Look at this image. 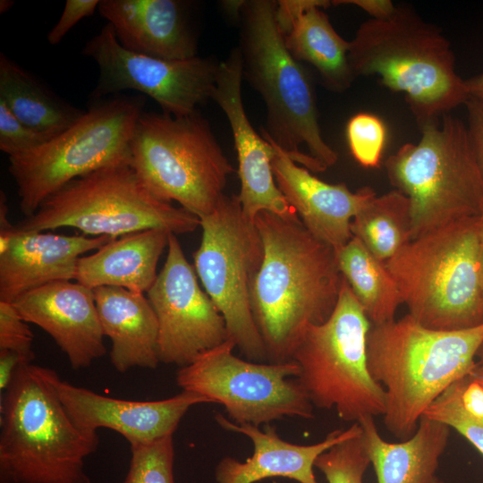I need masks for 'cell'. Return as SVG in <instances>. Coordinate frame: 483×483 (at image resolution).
I'll use <instances>...</instances> for the list:
<instances>
[{
	"instance_id": "15",
	"label": "cell",
	"mask_w": 483,
	"mask_h": 483,
	"mask_svg": "<svg viewBox=\"0 0 483 483\" xmlns=\"http://www.w3.org/2000/svg\"><path fill=\"white\" fill-rule=\"evenodd\" d=\"M167 248L147 298L158 323L159 361L181 368L229 337L224 317L201 289L176 234L169 233Z\"/></svg>"
},
{
	"instance_id": "9",
	"label": "cell",
	"mask_w": 483,
	"mask_h": 483,
	"mask_svg": "<svg viewBox=\"0 0 483 483\" xmlns=\"http://www.w3.org/2000/svg\"><path fill=\"white\" fill-rule=\"evenodd\" d=\"M370 326L343 276L332 314L305 330L292 355L300 370L296 379L313 406L335 409L344 421L358 423L365 417L383 416L386 411V391L368 366Z\"/></svg>"
},
{
	"instance_id": "42",
	"label": "cell",
	"mask_w": 483,
	"mask_h": 483,
	"mask_svg": "<svg viewBox=\"0 0 483 483\" xmlns=\"http://www.w3.org/2000/svg\"><path fill=\"white\" fill-rule=\"evenodd\" d=\"M470 377L483 386V367L477 363Z\"/></svg>"
},
{
	"instance_id": "28",
	"label": "cell",
	"mask_w": 483,
	"mask_h": 483,
	"mask_svg": "<svg viewBox=\"0 0 483 483\" xmlns=\"http://www.w3.org/2000/svg\"><path fill=\"white\" fill-rule=\"evenodd\" d=\"M342 275L349 284L371 325L395 319L402 299L385 262L355 236L336 251Z\"/></svg>"
},
{
	"instance_id": "45",
	"label": "cell",
	"mask_w": 483,
	"mask_h": 483,
	"mask_svg": "<svg viewBox=\"0 0 483 483\" xmlns=\"http://www.w3.org/2000/svg\"><path fill=\"white\" fill-rule=\"evenodd\" d=\"M432 483H444V482L440 480L438 478H436Z\"/></svg>"
},
{
	"instance_id": "36",
	"label": "cell",
	"mask_w": 483,
	"mask_h": 483,
	"mask_svg": "<svg viewBox=\"0 0 483 483\" xmlns=\"http://www.w3.org/2000/svg\"><path fill=\"white\" fill-rule=\"evenodd\" d=\"M99 2V0H67L58 21L47 36L48 43L53 46L59 44L80 20L93 15Z\"/></svg>"
},
{
	"instance_id": "11",
	"label": "cell",
	"mask_w": 483,
	"mask_h": 483,
	"mask_svg": "<svg viewBox=\"0 0 483 483\" xmlns=\"http://www.w3.org/2000/svg\"><path fill=\"white\" fill-rule=\"evenodd\" d=\"M199 226L197 216L155 197L128 164L104 167L70 182L16 225L21 231L72 227L112 238L148 229L177 235Z\"/></svg>"
},
{
	"instance_id": "22",
	"label": "cell",
	"mask_w": 483,
	"mask_h": 483,
	"mask_svg": "<svg viewBox=\"0 0 483 483\" xmlns=\"http://www.w3.org/2000/svg\"><path fill=\"white\" fill-rule=\"evenodd\" d=\"M97 10L129 51L168 60L197 56L196 39L178 1L102 0Z\"/></svg>"
},
{
	"instance_id": "43",
	"label": "cell",
	"mask_w": 483,
	"mask_h": 483,
	"mask_svg": "<svg viewBox=\"0 0 483 483\" xmlns=\"http://www.w3.org/2000/svg\"><path fill=\"white\" fill-rule=\"evenodd\" d=\"M13 4V1L10 0H1L0 1V13H5L8 11Z\"/></svg>"
},
{
	"instance_id": "40",
	"label": "cell",
	"mask_w": 483,
	"mask_h": 483,
	"mask_svg": "<svg viewBox=\"0 0 483 483\" xmlns=\"http://www.w3.org/2000/svg\"><path fill=\"white\" fill-rule=\"evenodd\" d=\"M335 4H352L367 12L373 19H383L390 16L396 6L389 0H344L334 1Z\"/></svg>"
},
{
	"instance_id": "35",
	"label": "cell",
	"mask_w": 483,
	"mask_h": 483,
	"mask_svg": "<svg viewBox=\"0 0 483 483\" xmlns=\"http://www.w3.org/2000/svg\"><path fill=\"white\" fill-rule=\"evenodd\" d=\"M33 334L13 303L0 301V350L35 357Z\"/></svg>"
},
{
	"instance_id": "16",
	"label": "cell",
	"mask_w": 483,
	"mask_h": 483,
	"mask_svg": "<svg viewBox=\"0 0 483 483\" xmlns=\"http://www.w3.org/2000/svg\"><path fill=\"white\" fill-rule=\"evenodd\" d=\"M0 195V301L13 303L45 284L75 279L83 254L98 250L110 236L62 235L47 231H21L7 218Z\"/></svg>"
},
{
	"instance_id": "1",
	"label": "cell",
	"mask_w": 483,
	"mask_h": 483,
	"mask_svg": "<svg viewBox=\"0 0 483 483\" xmlns=\"http://www.w3.org/2000/svg\"><path fill=\"white\" fill-rule=\"evenodd\" d=\"M254 222L264 257L250 285L252 315L267 362H287L305 330L332 314L343 275L335 250L312 235L299 217L261 211Z\"/></svg>"
},
{
	"instance_id": "26",
	"label": "cell",
	"mask_w": 483,
	"mask_h": 483,
	"mask_svg": "<svg viewBox=\"0 0 483 483\" xmlns=\"http://www.w3.org/2000/svg\"><path fill=\"white\" fill-rule=\"evenodd\" d=\"M358 423L377 483H432L437 478L439 459L450 436L447 425L422 415L410 438L391 443L382 438L373 417Z\"/></svg>"
},
{
	"instance_id": "27",
	"label": "cell",
	"mask_w": 483,
	"mask_h": 483,
	"mask_svg": "<svg viewBox=\"0 0 483 483\" xmlns=\"http://www.w3.org/2000/svg\"><path fill=\"white\" fill-rule=\"evenodd\" d=\"M0 101L23 124L49 139L67 130L85 112L55 96L4 54L0 55Z\"/></svg>"
},
{
	"instance_id": "33",
	"label": "cell",
	"mask_w": 483,
	"mask_h": 483,
	"mask_svg": "<svg viewBox=\"0 0 483 483\" xmlns=\"http://www.w3.org/2000/svg\"><path fill=\"white\" fill-rule=\"evenodd\" d=\"M346 134L353 157L362 166H379L386 140L384 123L374 114L359 113L347 124Z\"/></svg>"
},
{
	"instance_id": "3",
	"label": "cell",
	"mask_w": 483,
	"mask_h": 483,
	"mask_svg": "<svg viewBox=\"0 0 483 483\" xmlns=\"http://www.w3.org/2000/svg\"><path fill=\"white\" fill-rule=\"evenodd\" d=\"M57 373L32 362L21 365L2 394L1 483H92L85 458L99 444L64 408Z\"/></svg>"
},
{
	"instance_id": "29",
	"label": "cell",
	"mask_w": 483,
	"mask_h": 483,
	"mask_svg": "<svg viewBox=\"0 0 483 483\" xmlns=\"http://www.w3.org/2000/svg\"><path fill=\"white\" fill-rule=\"evenodd\" d=\"M411 205L398 190L372 198L353 217L352 236L386 262L411 241Z\"/></svg>"
},
{
	"instance_id": "17",
	"label": "cell",
	"mask_w": 483,
	"mask_h": 483,
	"mask_svg": "<svg viewBox=\"0 0 483 483\" xmlns=\"http://www.w3.org/2000/svg\"><path fill=\"white\" fill-rule=\"evenodd\" d=\"M242 59L239 47L219 63L212 98L225 114L238 157L241 191L238 195L244 215L251 221L261 211L284 218L299 217L275 180L272 145L258 135L250 123L242 97Z\"/></svg>"
},
{
	"instance_id": "13",
	"label": "cell",
	"mask_w": 483,
	"mask_h": 483,
	"mask_svg": "<svg viewBox=\"0 0 483 483\" xmlns=\"http://www.w3.org/2000/svg\"><path fill=\"white\" fill-rule=\"evenodd\" d=\"M235 347L227 339L179 368L177 386L222 404L236 424L260 427L285 417H314V406L296 379L300 370L293 360H243L233 353Z\"/></svg>"
},
{
	"instance_id": "37",
	"label": "cell",
	"mask_w": 483,
	"mask_h": 483,
	"mask_svg": "<svg viewBox=\"0 0 483 483\" xmlns=\"http://www.w3.org/2000/svg\"><path fill=\"white\" fill-rule=\"evenodd\" d=\"M465 105L468 111V131L483 171V102L470 97Z\"/></svg>"
},
{
	"instance_id": "14",
	"label": "cell",
	"mask_w": 483,
	"mask_h": 483,
	"mask_svg": "<svg viewBox=\"0 0 483 483\" xmlns=\"http://www.w3.org/2000/svg\"><path fill=\"white\" fill-rule=\"evenodd\" d=\"M82 54L99 68L93 98L138 90L174 116L191 114L198 105L212 98L219 69V64L198 55L168 60L129 51L118 42L109 23L86 43Z\"/></svg>"
},
{
	"instance_id": "34",
	"label": "cell",
	"mask_w": 483,
	"mask_h": 483,
	"mask_svg": "<svg viewBox=\"0 0 483 483\" xmlns=\"http://www.w3.org/2000/svg\"><path fill=\"white\" fill-rule=\"evenodd\" d=\"M50 139L23 124L0 101V149L9 157L34 149Z\"/></svg>"
},
{
	"instance_id": "20",
	"label": "cell",
	"mask_w": 483,
	"mask_h": 483,
	"mask_svg": "<svg viewBox=\"0 0 483 483\" xmlns=\"http://www.w3.org/2000/svg\"><path fill=\"white\" fill-rule=\"evenodd\" d=\"M264 139L273 148L272 169L280 191L307 230L339 250L352 239V220L376 196L374 190L365 186L352 191L343 182H323L273 141Z\"/></svg>"
},
{
	"instance_id": "44",
	"label": "cell",
	"mask_w": 483,
	"mask_h": 483,
	"mask_svg": "<svg viewBox=\"0 0 483 483\" xmlns=\"http://www.w3.org/2000/svg\"><path fill=\"white\" fill-rule=\"evenodd\" d=\"M476 358H478L477 363L483 367V341L478 349Z\"/></svg>"
},
{
	"instance_id": "2",
	"label": "cell",
	"mask_w": 483,
	"mask_h": 483,
	"mask_svg": "<svg viewBox=\"0 0 483 483\" xmlns=\"http://www.w3.org/2000/svg\"><path fill=\"white\" fill-rule=\"evenodd\" d=\"M482 341L483 324L462 330H434L407 314L371 325L368 366L386 391V429L401 441L410 438L427 408L452 384L472 372Z\"/></svg>"
},
{
	"instance_id": "41",
	"label": "cell",
	"mask_w": 483,
	"mask_h": 483,
	"mask_svg": "<svg viewBox=\"0 0 483 483\" xmlns=\"http://www.w3.org/2000/svg\"><path fill=\"white\" fill-rule=\"evenodd\" d=\"M470 97L483 102V73L465 80Z\"/></svg>"
},
{
	"instance_id": "4",
	"label": "cell",
	"mask_w": 483,
	"mask_h": 483,
	"mask_svg": "<svg viewBox=\"0 0 483 483\" xmlns=\"http://www.w3.org/2000/svg\"><path fill=\"white\" fill-rule=\"evenodd\" d=\"M348 59L355 78L377 75L391 90L403 92L420 129L470 98L449 40L409 7L364 21L350 41Z\"/></svg>"
},
{
	"instance_id": "21",
	"label": "cell",
	"mask_w": 483,
	"mask_h": 483,
	"mask_svg": "<svg viewBox=\"0 0 483 483\" xmlns=\"http://www.w3.org/2000/svg\"><path fill=\"white\" fill-rule=\"evenodd\" d=\"M215 419L222 428L246 436L253 445V453L245 462L230 456L219 461L215 470L217 483H256L275 477L299 483H318L313 470L318 457L335 445L361 433L360 424L352 423L346 429L331 431L318 443L301 445L282 439L269 424L261 430L249 423L236 424L221 413H216Z\"/></svg>"
},
{
	"instance_id": "32",
	"label": "cell",
	"mask_w": 483,
	"mask_h": 483,
	"mask_svg": "<svg viewBox=\"0 0 483 483\" xmlns=\"http://www.w3.org/2000/svg\"><path fill=\"white\" fill-rule=\"evenodd\" d=\"M466 377L452 384L427 408L423 415L459 432L483 455V420L470 415L461 402Z\"/></svg>"
},
{
	"instance_id": "19",
	"label": "cell",
	"mask_w": 483,
	"mask_h": 483,
	"mask_svg": "<svg viewBox=\"0 0 483 483\" xmlns=\"http://www.w3.org/2000/svg\"><path fill=\"white\" fill-rule=\"evenodd\" d=\"M13 305L27 322L47 332L75 369L89 367L106 352L94 292L59 281L33 289Z\"/></svg>"
},
{
	"instance_id": "18",
	"label": "cell",
	"mask_w": 483,
	"mask_h": 483,
	"mask_svg": "<svg viewBox=\"0 0 483 483\" xmlns=\"http://www.w3.org/2000/svg\"><path fill=\"white\" fill-rule=\"evenodd\" d=\"M60 399L73 421L83 430L105 428L121 434L130 445L149 443L174 435L189 409L209 401L196 393L158 401H131L99 394L59 380Z\"/></svg>"
},
{
	"instance_id": "25",
	"label": "cell",
	"mask_w": 483,
	"mask_h": 483,
	"mask_svg": "<svg viewBox=\"0 0 483 483\" xmlns=\"http://www.w3.org/2000/svg\"><path fill=\"white\" fill-rule=\"evenodd\" d=\"M169 233L148 229L114 238L95 253L80 258L74 280L91 290L110 286L148 292L157 276V266Z\"/></svg>"
},
{
	"instance_id": "8",
	"label": "cell",
	"mask_w": 483,
	"mask_h": 483,
	"mask_svg": "<svg viewBox=\"0 0 483 483\" xmlns=\"http://www.w3.org/2000/svg\"><path fill=\"white\" fill-rule=\"evenodd\" d=\"M131 167L157 199L199 218L212 214L233 168L208 121L143 111L131 141Z\"/></svg>"
},
{
	"instance_id": "5",
	"label": "cell",
	"mask_w": 483,
	"mask_h": 483,
	"mask_svg": "<svg viewBox=\"0 0 483 483\" xmlns=\"http://www.w3.org/2000/svg\"><path fill=\"white\" fill-rule=\"evenodd\" d=\"M276 5L272 0L242 1V73L267 106L262 137L308 170L323 172L336 163L337 154L322 137L309 76L285 47Z\"/></svg>"
},
{
	"instance_id": "12",
	"label": "cell",
	"mask_w": 483,
	"mask_h": 483,
	"mask_svg": "<svg viewBox=\"0 0 483 483\" xmlns=\"http://www.w3.org/2000/svg\"><path fill=\"white\" fill-rule=\"evenodd\" d=\"M199 219L201 242L193 253L196 274L224 317L229 339L247 360L267 362L250 301L264 257L255 222L244 215L235 194H225L216 210Z\"/></svg>"
},
{
	"instance_id": "31",
	"label": "cell",
	"mask_w": 483,
	"mask_h": 483,
	"mask_svg": "<svg viewBox=\"0 0 483 483\" xmlns=\"http://www.w3.org/2000/svg\"><path fill=\"white\" fill-rule=\"evenodd\" d=\"M369 464L361 433L335 445L315 462L328 483H363Z\"/></svg>"
},
{
	"instance_id": "10",
	"label": "cell",
	"mask_w": 483,
	"mask_h": 483,
	"mask_svg": "<svg viewBox=\"0 0 483 483\" xmlns=\"http://www.w3.org/2000/svg\"><path fill=\"white\" fill-rule=\"evenodd\" d=\"M144 103L140 96L97 102L64 131L9 157L8 169L26 217L70 182L104 167L130 165L131 141Z\"/></svg>"
},
{
	"instance_id": "24",
	"label": "cell",
	"mask_w": 483,
	"mask_h": 483,
	"mask_svg": "<svg viewBox=\"0 0 483 483\" xmlns=\"http://www.w3.org/2000/svg\"><path fill=\"white\" fill-rule=\"evenodd\" d=\"M105 336L112 343L110 360L118 372L132 368L156 369L158 365V323L144 293L120 287L93 290Z\"/></svg>"
},
{
	"instance_id": "30",
	"label": "cell",
	"mask_w": 483,
	"mask_h": 483,
	"mask_svg": "<svg viewBox=\"0 0 483 483\" xmlns=\"http://www.w3.org/2000/svg\"><path fill=\"white\" fill-rule=\"evenodd\" d=\"M130 445L131 456L123 483H175L173 435Z\"/></svg>"
},
{
	"instance_id": "38",
	"label": "cell",
	"mask_w": 483,
	"mask_h": 483,
	"mask_svg": "<svg viewBox=\"0 0 483 483\" xmlns=\"http://www.w3.org/2000/svg\"><path fill=\"white\" fill-rule=\"evenodd\" d=\"M34 357L9 350H0V392L3 394L11 385L19 368L30 363Z\"/></svg>"
},
{
	"instance_id": "23",
	"label": "cell",
	"mask_w": 483,
	"mask_h": 483,
	"mask_svg": "<svg viewBox=\"0 0 483 483\" xmlns=\"http://www.w3.org/2000/svg\"><path fill=\"white\" fill-rule=\"evenodd\" d=\"M323 0L277 1L275 20L287 50L313 65L326 87L343 92L355 79L349 64L350 41L343 38L323 11Z\"/></svg>"
},
{
	"instance_id": "39",
	"label": "cell",
	"mask_w": 483,
	"mask_h": 483,
	"mask_svg": "<svg viewBox=\"0 0 483 483\" xmlns=\"http://www.w3.org/2000/svg\"><path fill=\"white\" fill-rule=\"evenodd\" d=\"M461 402L470 415L483 420V386L473 379L470 374L465 377Z\"/></svg>"
},
{
	"instance_id": "7",
	"label": "cell",
	"mask_w": 483,
	"mask_h": 483,
	"mask_svg": "<svg viewBox=\"0 0 483 483\" xmlns=\"http://www.w3.org/2000/svg\"><path fill=\"white\" fill-rule=\"evenodd\" d=\"M390 183L411 205V241L439 227L483 215V171L468 128L452 114L421 128L385 163Z\"/></svg>"
},
{
	"instance_id": "6",
	"label": "cell",
	"mask_w": 483,
	"mask_h": 483,
	"mask_svg": "<svg viewBox=\"0 0 483 483\" xmlns=\"http://www.w3.org/2000/svg\"><path fill=\"white\" fill-rule=\"evenodd\" d=\"M385 265L421 326L454 331L483 324V215L411 241Z\"/></svg>"
}]
</instances>
